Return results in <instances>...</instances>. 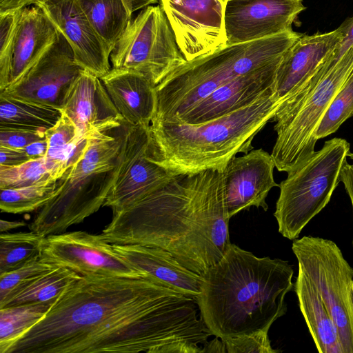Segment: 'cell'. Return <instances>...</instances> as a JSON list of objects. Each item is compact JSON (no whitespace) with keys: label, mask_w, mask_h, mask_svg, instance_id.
Returning <instances> with one entry per match:
<instances>
[{"label":"cell","mask_w":353,"mask_h":353,"mask_svg":"<svg viewBox=\"0 0 353 353\" xmlns=\"http://www.w3.org/2000/svg\"><path fill=\"white\" fill-rule=\"evenodd\" d=\"M46 236L36 232L1 233L0 274L40 259Z\"/></svg>","instance_id":"f1b7e54d"},{"label":"cell","mask_w":353,"mask_h":353,"mask_svg":"<svg viewBox=\"0 0 353 353\" xmlns=\"http://www.w3.org/2000/svg\"><path fill=\"white\" fill-rule=\"evenodd\" d=\"M48 145L46 138L30 143L23 148L31 159L44 158L47 155Z\"/></svg>","instance_id":"ab89813d"},{"label":"cell","mask_w":353,"mask_h":353,"mask_svg":"<svg viewBox=\"0 0 353 353\" xmlns=\"http://www.w3.org/2000/svg\"><path fill=\"white\" fill-rule=\"evenodd\" d=\"M293 274L288 261L257 257L230 243L201 274L196 301L205 325L218 339L269 331L287 312L285 297L294 288Z\"/></svg>","instance_id":"3957f363"},{"label":"cell","mask_w":353,"mask_h":353,"mask_svg":"<svg viewBox=\"0 0 353 353\" xmlns=\"http://www.w3.org/2000/svg\"><path fill=\"white\" fill-rule=\"evenodd\" d=\"M57 180L19 188L0 189L1 211L21 214L42 208L56 194Z\"/></svg>","instance_id":"1f68e13d"},{"label":"cell","mask_w":353,"mask_h":353,"mask_svg":"<svg viewBox=\"0 0 353 353\" xmlns=\"http://www.w3.org/2000/svg\"><path fill=\"white\" fill-rule=\"evenodd\" d=\"M128 124L90 137L79 160L57 180V192L29 228L45 236L64 232L103 206L124 159Z\"/></svg>","instance_id":"8992f818"},{"label":"cell","mask_w":353,"mask_h":353,"mask_svg":"<svg viewBox=\"0 0 353 353\" xmlns=\"http://www.w3.org/2000/svg\"><path fill=\"white\" fill-rule=\"evenodd\" d=\"M114 252L143 277L196 300L201 275L182 265L169 252L139 244H112Z\"/></svg>","instance_id":"44dd1931"},{"label":"cell","mask_w":353,"mask_h":353,"mask_svg":"<svg viewBox=\"0 0 353 353\" xmlns=\"http://www.w3.org/2000/svg\"><path fill=\"white\" fill-rule=\"evenodd\" d=\"M350 153V143L333 138L305 161L288 172L279 184L274 216L279 232L296 239L306 225L329 203L341 182V173Z\"/></svg>","instance_id":"52a82bcc"},{"label":"cell","mask_w":353,"mask_h":353,"mask_svg":"<svg viewBox=\"0 0 353 353\" xmlns=\"http://www.w3.org/2000/svg\"><path fill=\"white\" fill-rule=\"evenodd\" d=\"M52 303L24 304L0 308V353L41 319Z\"/></svg>","instance_id":"f546056e"},{"label":"cell","mask_w":353,"mask_h":353,"mask_svg":"<svg viewBox=\"0 0 353 353\" xmlns=\"http://www.w3.org/2000/svg\"><path fill=\"white\" fill-rule=\"evenodd\" d=\"M229 0H159L187 61L227 46L225 11Z\"/></svg>","instance_id":"8fae6325"},{"label":"cell","mask_w":353,"mask_h":353,"mask_svg":"<svg viewBox=\"0 0 353 353\" xmlns=\"http://www.w3.org/2000/svg\"><path fill=\"white\" fill-rule=\"evenodd\" d=\"M353 116V72L332 99L323 115L316 130V139L335 132Z\"/></svg>","instance_id":"d6a6232c"},{"label":"cell","mask_w":353,"mask_h":353,"mask_svg":"<svg viewBox=\"0 0 353 353\" xmlns=\"http://www.w3.org/2000/svg\"><path fill=\"white\" fill-rule=\"evenodd\" d=\"M196 299L143 277L81 276L6 353H205Z\"/></svg>","instance_id":"6da1fadb"},{"label":"cell","mask_w":353,"mask_h":353,"mask_svg":"<svg viewBox=\"0 0 353 353\" xmlns=\"http://www.w3.org/2000/svg\"><path fill=\"white\" fill-rule=\"evenodd\" d=\"M46 138L45 132L26 129L0 127V145L23 149L28 145Z\"/></svg>","instance_id":"8d00e7d4"},{"label":"cell","mask_w":353,"mask_h":353,"mask_svg":"<svg viewBox=\"0 0 353 353\" xmlns=\"http://www.w3.org/2000/svg\"><path fill=\"white\" fill-rule=\"evenodd\" d=\"M100 79L128 124L150 125L157 107L154 85L141 74L125 69L111 68Z\"/></svg>","instance_id":"603a6c76"},{"label":"cell","mask_w":353,"mask_h":353,"mask_svg":"<svg viewBox=\"0 0 353 353\" xmlns=\"http://www.w3.org/2000/svg\"><path fill=\"white\" fill-rule=\"evenodd\" d=\"M275 163L262 148L232 157L223 169V188L230 218L250 207L268 209L266 198L279 187L274 179Z\"/></svg>","instance_id":"e0dca14e"},{"label":"cell","mask_w":353,"mask_h":353,"mask_svg":"<svg viewBox=\"0 0 353 353\" xmlns=\"http://www.w3.org/2000/svg\"><path fill=\"white\" fill-rule=\"evenodd\" d=\"M341 181L344 184L353 209V164L346 162L341 173Z\"/></svg>","instance_id":"b9f144b4"},{"label":"cell","mask_w":353,"mask_h":353,"mask_svg":"<svg viewBox=\"0 0 353 353\" xmlns=\"http://www.w3.org/2000/svg\"><path fill=\"white\" fill-rule=\"evenodd\" d=\"M186 61L160 5L140 11L110 54L112 68L136 72L154 86Z\"/></svg>","instance_id":"9c48e42d"},{"label":"cell","mask_w":353,"mask_h":353,"mask_svg":"<svg viewBox=\"0 0 353 353\" xmlns=\"http://www.w3.org/2000/svg\"><path fill=\"white\" fill-rule=\"evenodd\" d=\"M35 5L67 39L83 70L99 78L111 70L112 50L96 32L78 0H41Z\"/></svg>","instance_id":"2e32d148"},{"label":"cell","mask_w":353,"mask_h":353,"mask_svg":"<svg viewBox=\"0 0 353 353\" xmlns=\"http://www.w3.org/2000/svg\"><path fill=\"white\" fill-rule=\"evenodd\" d=\"M174 176L154 159L150 125H129L124 159L103 206L110 208L112 214L121 211L163 186Z\"/></svg>","instance_id":"7c38bea8"},{"label":"cell","mask_w":353,"mask_h":353,"mask_svg":"<svg viewBox=\"0 0 353 353\" xmlns=\"http://www.w3.org/2000/svg\"><path fill=\"white\" fill-rule=\"evenodd\" d=\"M280 105L273 88L249 105L203 123L152 120L154 159L174 175L224 168L238 153L252 150L254 138Z\"/></svg>","instance_id":"277c9868"},{"label":"cell","mask_w":353,"mask_h":353,"mask_svg":"<svg viewBox=\"0 0 353 353\" xmlns=\"http://www.w3.org/2000/svg\"><path fill=\"white\" fill-rule=\"evenodd\" d=\"M301 34L291 30L227 46L185 62L155 86L157 107L152 120L178 119L220 86L281 59Z\"/></svg>","instance_id":"5b68a950"},{"label":"cell","mask_w":353,"mask_h":353,"mask_svg":"<svg viewBox=\"0 0 353 353\" xmlns=\"http://www.w3.org/2000/svg\"><path fill=\"white\" fill-rule=\"evenodd\" d=\"M220 339L223 345V352L276 353L279 352L272 348L268 331L264 330Z\"/></svg>","instance_id":"d590c367"},{"label":"cell","mask_w":353,"mask_h":353,"mask_svg":"<svg viewBox=\"0 0 353 353\" xmlns=\"http://www.w3.org/2000/svg\"><path fill=\"white\" fill-rule=\"evenodd\" d=\"M40 259L81 276L99 274L132 279L143 276L114 252L101 234L83 231L46 236Z\"/></svg>","instance_id":"4fadbf2b"},{"label":"cell","mask_w":353,"mask_h":353,"mask_svg":"<svg viewBox=\"0 0 353 353\" xmlns=\"http://www.w3.org/2000/svg\"><path fill=\"white\" fill-rule=\"evenodd\" d=\"M306 7L303 0H229L225 11L227 46L286 32Z\"/></svg>","instance_id":"9a60e30c"},{"label":"cell","mask_w":353,"mask_h":353,"mask_svg":"<svg viewBox=\"0 0 353 353\" xmlns=\"http://www.w3.org/2000/svg\"><path fill=\"white\" fill-rule=\"evenodd\" d=\"M292 250L299 268L318 290L332 316L343 353H353V268L330 239L304 236L294 241Z\"/></svg>","instance_id":"30bf717a"},{"label":"cell","mask_w":353,"mask_h":353,"mask_svg":"<svg viewBox=\"0 0 353 353\" xmlns=\"http://www.w3.org/2000/svg\"><path fill=\"white\" fill-rule=\"evenodd\" d=\"M223 169L174 175L112 214L102 237L112 244L162 248L189 270L203 274L231 243Z\"/></svg>","instance_id":"7a4b0ae2"},{"label":"cell","mask_w":353,"mask_h":353,"mask_svg":"<svg viewBox=\"0 0 353 353\" xmlns=\"http://www.w3.org/2000/svg\"><path fill=\"white\" fill-rule=\"evenodd\" d=\"M78 1L96 32L112 50L132 20L124 0Z\"/></svg>","instance_id":"484cf974"},{"label":"cell","mask_w":353,"mask_h":353,"mask_svg":"<svg viewBox=\"0 0 353 353\" xmlns=\"http://www.w3.org/2000/svg\"><path fill=\"white\" fill-rule=\"evenodd\" d=\"M81 276L74 270L57 266L33 281L0 308L24 304L52 303Z\"/></svg>","instance_id":"83f0119b"},{"label":"cell","mask_w":353,"mask_h":353,"mask_svg":"<svg viewBox=\"0 0 353 353\" xmlns=\"http://www.w3.org/2000/svg\"><path fill=\"white\" fill-rule=\"evenodd\" d=\"M60 177L57 165L46 157L31 159L15 166L0 165V189L19 188Z\"/></svg>","instance_id":"4dcf8cb0"},{"label":"cell","mask_w":353,"mask_h":353,"mask_svg":"<svg viewBox=\"0 0 353 353\" xmlns=\"http://www.w3.org/2000/svg\"><path fill=\"white\" fill-rule=\"evenodd\" d=\"M60 34L38 6L17 10L10 84L31 68L57 41Z\"/></svg>","instance_id":"7402d4cb"},{"label":"cell","mask_w":353,"mask_h":353,"mask_svg":"<svg viewBox=\"0 0 353 353\" xmlns=\"http://www.w3.org/2000/svg\"><path fill=\"white\" fill-rule=\"evenodd\" d=\"M29 160L31 159L23 149L10 148L0 145V165L15 166Z\"/></svg>","instance_id":"f35d334b"},{"label":"cell","mask_w":353,"mask_h":353,"mask_svg":"<svg viewBox=\"0 0 353 353\" xmlns=\"http://www.w3.org/2000/svg\"><path fill=\"white\" fill-rule=\"evenodd\" d=\"M350 296H351V299H352V305H353V282L351 285Z\"/></svg>","instance_id":"ee69618b"},{"label":"cell","mask_w":353,"mask_h":353,"mask_svg":"<svg viewBox=\"0 0 353 353\" xmlns=\"http://www.w3.org/2000/svg\"><path fill=\"white\" fill-rule=\"evenodd\" d=\"M45 135L48 145L46 158L58 166L61 177L81 157L90 139L80 135L74 123L62 111L58 121Z\"/></svg>","instance_id":"4316f807"},{"label":"cell","mask_w":353,"mask_h":353,"mask_svg":"<svg viewBox=\"0 0 353 353\" xmlns=\"http://www.w3.org/2000/svg\"><path fill=\"white\" fill-rule=\"evenodd\" d=\"M61 110L84 137L112 130L125 122L101 79L85 70L72 83Z\"/></svg>","instance_id":"d6986e66"},{"label":"cell","mask_w":353,"mask_h":353,"mask_svg":"<svg viewBox=\"0 0 353 353\" xmlns=\"http://www.w3.org/2000/svg\"><path fill=\"white\" fill-rule=\"evenodd\" d=\"M82 70L68 41L60 34L57 41L31 68L0 92L61 110Z\"/></svg>","instance_id":"5bb4252c"},{"label":"cell","mask_w":353,"mask_h":353,"mask_svg":"<svg viewBox=\"0 0 353 353\" xmlns=\"http://www.w3.org/2000/svg\"><path fill=\"white\" fill-rule=\"evenodd\" d=\"M294 290L317 350L320 353H343L332 316L318 290L300 268Z\"/></svg>","instance_id":"cb8c5ba5"},{"label":"cell","mask_w":353,"mask_h":353,"mask_svg":"<svg viewBox=\"0 0 353 353\" xmlns=\"http://www.w3.org/2000/svg\"><path fill=\"white\" fill-rule=\"evenodd\" d=\"M282 58L220 86L172 121L200 124L249 105L274 88L276 71Z\"/></svg>","instance_id":"ac0fdd59"},{"label":"cell","mask_w":353,"mask_h":353,"mask_svg":"<svg viewBox=\"0 0 353 353\" xmlns=\"http://www.w3.org/2000/svg\"><path fill=\"white\" fill-rule=\"evenodd\" d=\"M25 225L26 223L24 221H9L1 219L0 220V232L3 233Z\"/></svg>","instance_id":"7bdbcfd3"},{"label":"cell","mask_w":353,"mask_h":353,"mask_svg":"<svg viewBox=\"0 0 353 353\" xmlns=\"http://www.w3.org/2000/svg\"><path fill=\"white\" fill-rule=\"evenodd\" d=\"M55 267L38 259L14 270L0 274V307Z\"/></svg>","instance_id":"836d02e7"},{"label":"cell","mask_w":353,"mask_h":353,"mask_svg":"<svg viewBox=\"0 0 353 353\" xmlns=\"http://www.w3.org/2000/svg\"><path fill=\"white\" fill-rule=\"evenodd\" d=\"M17 10L0 14V92L10 82Z\"/></svg>","instance_id":"e575fe53"},{"label":"cell","mask_w":353,"mask_h":353,"mask_svg":"<svg viewBox=\"0 0 353 353\" xmlns=\"http://www.w3.org/2000/svg\"><path fill=\"white\" fill-rule=\"evenodd\" d=\"M348 157H350L353 161V153H349Z\"/></svg>","instance_id":"f6af8a7d"},{"label":"cell","mask_w":353,"mask_h":353,"mask_svg":"<svg viewBox=\"0 0 353 353\" xmlns=\"http://www.w3.org/2000/svg\"><path fill=\"white\" fill-rule=\"evenodd\" d=\"M344 33L336 47L325 59L322 64L329 70H332L353 46V17L343 21Z\"/></svg>","instance_id":"74e56055"},{"label":"cell","mask_w":353,"mask_h":353,"mask_svg":"<svg viewBox=\"0 0 353 353\" xmlns=\"http://www.w3.org/2000/svg\"><path fill=\"white\" fill-rule=\"evenodd\" d=\"M352 72L353 46L296 108L272 120L276 138L271 155L279 171L294 170L315 152L318 125Z\"/></svg>","instance_id":"ba28073f"},{"label":"cell","mask_w":353,"mask_h":353,"mask_svg":"<svg viewBox=\"0 0 353 353\" xmlns=\"http://www.w3.org/2000/svg\"><path fill=\"white\" fill-rule=\"evenodd\" d=\"M61 110L21 100L0 92V127L45 132L53 127Z\"/></svg>","instance_id":"d4e9b609"},{"label":"cell","mask_w":353,"mask_h":353,"mask_svg":"<svg viewBox=\"0 0 353 353\" xmlns=\"http://www.w3.org/2000/svg\"><path fill=\"white\" fill-rule=\"evenodd\" d=\"M41 0H0V14L18 10L35 5Z\"/></svg>","instance_id":"60d3db41"},{"label":"cell","mask_w":353,"mask_h":353,"mask_svg":"<svg viewBox=\"0 0 353 353\" xmlns=\"http://www.w3.org/2000/svg\"><path fill=\"white\" fill-rule=\"evenodd\" d=\"M342 23L325 33L301 34L284 54L276 71L274 90L281 104L313 75L341 41Z\"/></svg>","instance_id":"ffe728a7"}]
</instances>
